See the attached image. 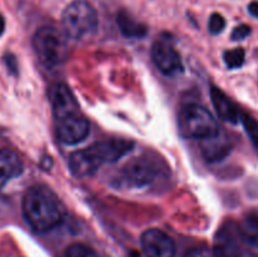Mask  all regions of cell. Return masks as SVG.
I'll use <instances>...</instances> for the list:
<instances>
[{"mask_svg":"<svg viewBox=\"0 0 258 257\" xmlns=\"http://www.w3.org/2000/svg\"><path fill=\"white\" fill-rule=\"evenodd\" d=\"M33 48L45 68H55L68 57L67 35L54 27H42L33 37Z\"/></svg>","mask_w":258,"mask_h":257,"instance_id":"obj_3","label":"cell"},{"mask_svg":"<svg viewBox=\"0 0 258 257\" xmlns=\"http://www.w3.org/2000/svg\"><path fill=\"white\" fill-rule=\"evenodd\" d=\"M248 12L252 17L257 18L258 19V2H252L251 4L248 5Z\"/></svg>","mask_w":258,"mask_h":257,"instance_id":"obj_24","label":"cell"},{"mask_svg":"<svg viewBox=\"0 0 258 257\" xmlns=\"http://www.w3.org/2000/svg\"><path fill=\"white\" fill-rule=\"evenodd\" d=\"M213 257H241V248L233 232L221 228L214 237Z\"/></svg>","mask_w":258,"mask_h":257,"instance_id":"obj_13","label":"cell"},{"mask_svg":"<svg viewBox=\"0 0 258 257\" xmlns=\"http://www.w3.org/2000/svg\"><path fill=\"white\" fill-rule=\"evenodd\" d=\"M224 28H226V19L223 18V15H221L219 13H213V14L211 15V18H209V32L213 35L221 34L224 30Z\"/></svg>","mask_w":258,"mask_h":257,"instance_id":"obj_20","label":"cell"},{"mask_svg":"<svg viewBox=\"0 0 258 257\" xmlns=\"http://www.w3.org/2000/svg\"><path fill=\"white\" fill-rule=\"evenodd\" d=\"M201 150L204 158L211 163L222 160L231 151V144L226 136L221 133L216 136L201 141Z\"/></svg>","mask_w":258,"mask_h":257,"instance_id":"obj_14","label":"cell"},{"mask_svg":"<svg viewBox=\"0 0 258 257\" xmlns=\"http://www.w3.org/2000/svg\"><path fill=\"white\" fill-rule=\"evenodd\" d=\"M160 175V165L156 159L140 156L128 161L113 178L112 185L117 189H141L151 185Z\"/></svg>","mask_w":258,"mask_h":257,"instance_id":"obj_6","label":"cell"},{"mask_svg":"<svg viewBox=\"0 0 258 257\" xmlns=\"http://www.w3.org/2000/svg\"><path fill=\"white\" fill-rule=\"evenodd\" d=\"M246 52L243 48H234V49L226 50L223 54V60L229 70L241 68L244 63Z\"/></svg>","mask_w":258,"mask_h":257,"instance_id":"obj_17","label":"cell"},{"mask_svg":"<svg viewBox=\"0 0 258 257\" xmlns=\"http://www.w3.org/2000/svg\"><path fill=\"white\" fill-rule=\"evenodd\" d=\"M50 102H52L55 120L80 112V105H78L75 95L64 83H58L54 86L50 92Z\"/></svg>","mask_w":258,"mask_h":257,"instance_id":"obj_10","label":"cell"},{"mask_svg":"<svg viewBox=\"0 0 258 257\" xmlns=\"http://www.w3.org/2000/svg\"><path fill=\"white\" fill-rule=\"evenodd\" d=\"M178 126L184 138L201 141L221 133L214 116L198 103H188L181 108L178 116Z\"/></svg>","mask_w":258,"mask_h":257,"instance_id":"obj_4","label":"cell"},{"mask_svg":"<svg viewBox=\"0 0 258 257\" xmlns=\"http://www.w3.org/2000/svg\"><path fill=\"white\" fill-rule=\"evenodd\" d=\"M184 257H209L208 251L203 247H194V248L189 249Z\"/></svg>","mask_w":258,"mask_h":257,"instance_id":"obj_23","label":"cell"},{"mask_svg":"<svg viewBox=\"0 0 258 257\" xmlns=\"http://www.w3.org/2000/svg\"><path fill=\"white\" fill-rule=\"evenodd\" d=\"M66 257H105L93 249L92 247L83 243H73L66 251Z\"/></svg>","mask_w":258,"mask_h":257,"instance_id":"obj_18","label":"cell"},{"mask_svg":"<svg viewBox=\"0 0 258 257\" xmlns=\"http://www.w3.org/2000/svg\"><path fill=\"white\" fill-rule=\"evenodd\" d=\"M116 24L121 34L130 39H141L148 34V25L134 19L128 13L120 12L116 17Z\"/></svg>","mask_w":258,"mask_h":257,"instance_id":"obj_15","label":"cell"},{"mask_svg":"<svg viewBox=\"0 0 258 257\" xmlns=\"http://www.w3.org/2000/svg\"><path fill=\"white\" fill-rule=\"evenodd\" d=\"M90 121L77 112L57 120L55 133L58 140L64 145H77L90 135Z\"/></svg>","mask_w":258,"mask_h":257,"instance_id":"obj_8","label":"cell"},{"mask_svg":"<svg viewBox=\"0 0 258 257\" xmlns=\"http://www.w3.org/2000/svg\"><path fill=\"white\" fill-rule=\"evenodd\" d=\"M24 163L12 149L0 150V189L4 188L12 179L22 175Z\"/></svg>","mask_w":258,"mask_h":257,"instance_id":"obj_11","label":"cell"},{"mask_svg":"<svg viewBox=\"0 0 258 257\" xmlns=\"http://www.w3.org/2000/svg\"><path fill=\"white\" fill-rule=\"evenodd\" d=\"M238 234L248 246L258 248V217L248 214L238 224Z\"/></svg>","mask_w":258,"mask_h":257,"instance_id":"obj_16","label":"cell"},{"mask_svg":"<svg viewBox=\"0 0 258 257\" xmlns=\"http://www.w3.org/2000/svg\"><path fill=\"white\" fill-rule=\"evenodd\" d=\"M151 59L163 75L176 76L184 71L183 62L168 38H161L151 45Z\"/></svg>","mask_w":258,"mask_h":257,"instance_id":"obj_7","label":"cell"},{"mask_svg":"<svg viewBox=\"0 0 258 257\" xmlns=\"http://www.w3.org/2000/svg\"><path fill=\"white\" fill-rule=\"evenodd\" d=\"M133 148V141L123 139L101 141L71 154L68 166L76 178H88L106 164H113L120 160L130 153Z\"/></svg>","mask_w":258,"mask_h":257,"instance_id":"obj_2","label":"cell"},{"mask_svg":"<svg viewBox=\"0 0 258 257\" xmlns=\"http://www.w3.org/2000/svg\"><path fill=\"white\" fill-rule=\"evenodd\" d=\"M4 30H5V19L3 15H0V37L3 35Z\"/></svg>","mask_w":258,"mask_h":257,"instance_id":"obj_25","label":"cell"},{"mask_svg":"<svg viewBox=\"0 0 258 257\" xmlns=\"http://www.w3.org/2000/svg\"><path fill=\"white\" fill-rule=\"evenodd\" d=\"M141 249L146 257H174L176 252L173 238L158 228H150L141 234Z\"/></svg>","mask_w":258,"mask_h":257,"instance_id":"obj_9","label":"cell"},{"mask_svg":"<svg viewBox=\"0 0 258 257\" xmlns=\"http://www.w3.org/2000/svg\"><path fill=\"white\" fill-rule=\"evenodd\" d=\"M22 211L25 222L38 233L52 231L62 223L64 217L59 198L44 185L32 186L25 191Z\"/></svg>","mask_w":258,"mask_h":257,"instance_id":"obj_1","label":"cell"},{"mask_svg":"<svg viewBox=\"0 0 258 257\" xmlns=\"http://www.w3.org/2000/svg\"><path fill=\"white\" fill-rule=\"evenodd\" d=\"M60 22L67 38L82 39L92 34L97 28V12L86 0H76L63 10Z\"/></svg>","mask_w":258,"mask_h":257,"instance_id":"obj_5","label":"cell"},{"mask_svg":"<svg viewBox=\"0 0 258 257\" xmlns=\"http://www.w3.org/2000/svg\"><path fill=\"white\" fill-rule=\"evenodd\" d=\"M251 27L247 24H241L236 27L232 32V40H243L251 34Z\"/></svg>","mask_w":258,"mask_h":257,"instance_id":"obj_21","label":"cell"},{"mask_svg":"<svg viewBox=\"0 0 258 257\" xmlns=\"http://www.w3.org/2000/svg\"><path fill=\"white\" fill-rule=\"evenodd\" d=\"M241 121L243 123L247 135L258 148V121L247 113H241Z\"/></svg>","mask_w":258,"mask_h":257,"instance_id":"obj_19","label":"cell"},{"mask_svg":"<svg viewBox=\"0 0 258 257\" xmlns=\"http://www.w3.org/2000/svg\"><path fill=\"white\" fill-rule=\"evenodd\" d=\"M4 62L7 68L9 70V72L12 75H17L18 73V63H17V58H15L14 54L12 53H8V54L4 55Z\"/></svg>","mask_w":258,"mask_h":257,"instance_id":"obj_22","label":"cell"},{"mask_svg":"<svg viewBox=\"0 0 258 257\" xmlns=\"http://www.w3.org/2000/svg\"><path fill=\"white\" fill-rule=\"evenodd\" d=\"M211 98L217 113L223 121L229 123H238L241 120V111L236 106V103L221 90V88L212 86Z\"/></svg>","mask_w":258,"mask_h":257,"instance_id":"obj_12","label":"cell"}]
</instances>
